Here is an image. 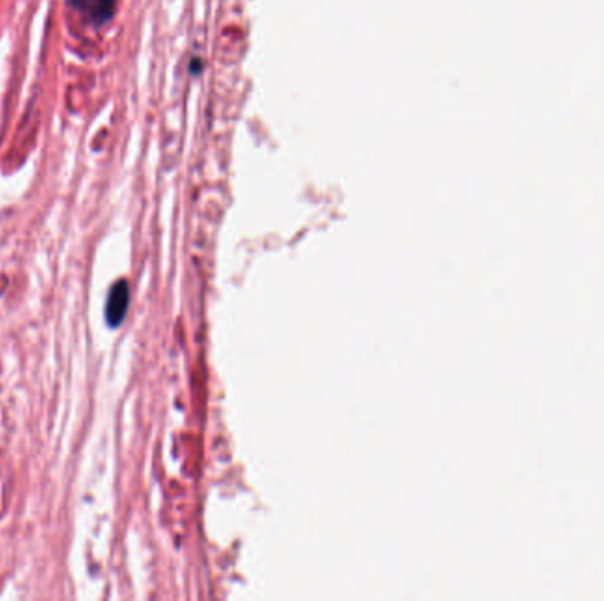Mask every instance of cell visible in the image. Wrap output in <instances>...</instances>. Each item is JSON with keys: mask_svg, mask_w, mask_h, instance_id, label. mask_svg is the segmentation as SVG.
Masks as SVG:
<instances>
[{"mask_svg": "<svg viewBox=\"0 0 604 601\" xmlns=\"http://www.w3.org/2000/svg\"><path fill=\"white\" fill-rule=\"evenodd\" d=\"M129 305V286L126 281H117L111 286L104 307V316L110 327H119L124 321Z\"/></svg>", "mask_w": 604, "mask_h": 601, "instance_id": "1", "label": "cell"}, {"mask_svg": "<svg viewBox=\"0 0 604 601\" xmlns=\"http://www.w3.org/2000/svg\"><path fill=\"white\" fill-rule=\"evenodd\" d=\"M71 6L85 11L96 23H104L114 14L115 0H71Z\"/></svg>", "mask_w": 604, "mask_h": 601, "instance_id": "2", "label": "cell"}]
</instances>
